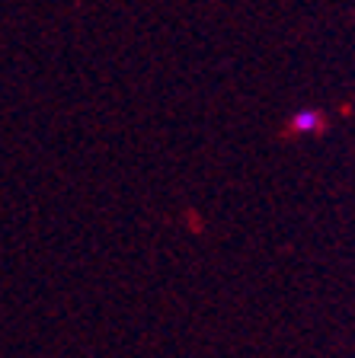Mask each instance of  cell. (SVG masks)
Segmentation results:
<instances>
[{
	"label": "cell",
	"instance_id": "1",
	"mask_svg": "<svg viewBox=\"0 0 355 358\" xmlns=\"http://www.w3.org/2000/svg\"><path fill=\"white\" fill-rule=\"evenodd\" d=\"M320 128H323V112L320 109H298L291 112V119H288V131L291 134H317Z\"/></svg>",
	"mask_w": 355,
	"mask_h": 358
}]
</instances>
